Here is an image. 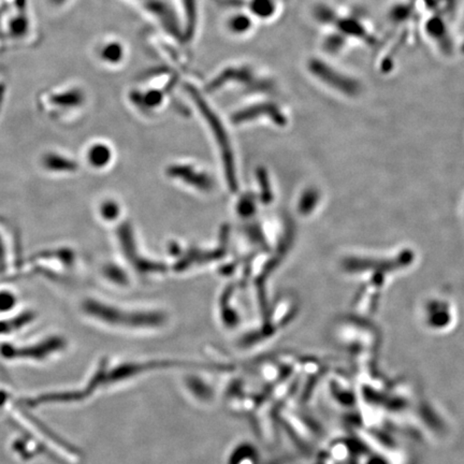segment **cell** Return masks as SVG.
I'll return each instance as SVG.
<instances>
[{"label":"cell","mask_w":464,"mask_h":464,"mask_svg":"<svg viewBox=\"0 0 464 464\" xmlns=\"http://www.w3.org/2000/svg\"><path fill=\"white\" fill-rule=\"evenodd\" d=\"M425 28H427L428 34L433 39L436 40V41H442L443 44H445L444 42H446V40L448 41V39H446L448 34L447 30L445 28L443 21L439 17H434V19L428 21Z\"/></svg>","instance_id":"30bf717a"},{"label":"cell","mask_w":464,"mask_h":464,"mask_svg":"<svg viewBox=\"0 0 464 464\" xmlns=\"http://www.w3.org/2000/svg\"><path fill=\"white\" fill-rule=\"evenodd\" d=\"M124 56V49L118 42H110L101 50V59L110 64H118Z\"/></svg>","instance_id":"9c48e42d"},{"label":"cell","mask_w":464,"mask_h":464,"mask_svg":"<svg viewBox=\"0 0 464 464\" xmlns=\"http://www.w3.org/2000/svg\"><path fill=\"white\" fill-rule=\"evenodd\" d=\"M111 149L105 145L97 143L92 145L87 151V160L92 167L103 168L111 160Z\"/></svg>","instance_id":"ba28073f"},{"label":"cell","mask_w":464,"mask_h":464,"mask_svg":"<svg viewBox=\"0 0 464 464\" xmlns=\"http://www.w3.org/2000/svg\"><path fill=\"white\" fill-rule=\"evenodd\" d=\"M39 167L45 173L57 174L70 173L78 170V165L63 154L56 151H47L41 155L39 159Z\"/></svg>","instance_id":"5b68a950"},{"label":"cell","mask_w":464,"mask_h":464,"mask_svg":"<svg viewBox=\"0 0 464 464\" xmlns=\"http://www.w3.org/2000/svg\"><path fill=\"white\" fill-rule=\"evenodd\" d=\"M145 103L143 105H147L149 108H157L158 105H162V94L157 91L149 92L145 94Z\"/></svg>","instance_id":"4fadbf2b"},{"label":"cell","mask_w":464,"mask_h":464,"mask_svg":"<svg viewBox=\"0 0 464 464\" xmlns=\"http://www.w3.org/2000/svg\"><path fill=\"white\" fill-rule=\"evenodd\" d=\"M118 207L113 202H107L101 207V216L105 220H114L118 216Z\"/></svg>","instance_id":"5bb4252c"},{"label":"cell","mask_w":464,"mask_h":464,"mask_svg":"<svg viewBox=\"0 0 464 464\" xmlns=\"http://www.w3.org/2000/svg\"><path fill=\"white\" fill-rule=\"evenodd\" d=\"M64 341L61 337H49V339H44V340L38 341V342L32 343V345L28 346H13V345H8L1 348V352L6 358H10L14 359L17 357L26 356L28 358L34 356V359H42L49 355L53 354V352H59L64 347Z\"/></svg>","instance_id":"277c9868"},{"label":"cell","mask_w":464,"mask_h":464,"mask_svg":"<svg viewBox=\"0 0 464 464\" xmlns=\"http://www.w3.org/2000/svg\"><path fill=\"white\" fill-rule=\"evenodd\" d=\"M252 10L257 17L268 19L275 12L274 0H253Z\"/></svg>","instance_id":"8fae6325"},{"label":"cell","mask_w":464,"mask_h":464,"mask_svg":"<svg viewBox=\"0 0 464 464\" xmlns=\"http://www.w3.org/2000/svg\"><path fill=\"white\" fill-rule=\"evenodd\" d=\"M251 26H252L251 19H249V17L244 14L235 15V17H232L229 22V28L235 34H243V32H247Z\"/></svg>","instance_id":"7c38bea8"},{"label":"cell","mask_w":464,"mask_h":464,"mask_svg":"<svg viewBox=\"0 0 464 464\" xmlns=\"http://www.w3.org/2000/svg\"><path fill=\"white\" fill-rule=\"evenodd\" d=\"M308 69L316 80L326 85V87L330 88L331 91L350 97L361 93V83L358 80L350 74H345L344 71L335 68L324 59H310Z\"/></svg>","instance_id":"7a4b0ae2"},{"label":"cell","mask_w":464,"mask_h":464,"mask_svg":"<svg viewBox=\"0 0 464 464\" xmlns=\"http://www.w3.org/2000/svg\"><path fill=\"white\" fill-rule=\"evenodd\" d=\"M20 308V296L9 287H0V317L14 315Z\"/></svg>","instance_id":"52a82bcc"},{"label":"cell","mask_w":464,"mask_h":464,"mask_svg":"<svg viewBox=\"0 0 464 464\" xmlns=\"http://www.w3.org/2000/svg\"><path fill=\"white\" fill-rule=\"evenodd\" d=\"M82 310L87 315L93 316L105 323L113 325L156 326L164 321V315L158 313H127L118 308L107 306L94 299H87L82 304Z\"/></svg>","instance_id":"6da1fadb"},{"label":"cell","mask_w":464,"mask_h":464,"mask_svg":"<svg viewBox=\"0 0 464 464\" xmlns=\"http://www.w3.org/2000/svg\"><path fill=\"white\" fill-rule=\"evenodd\" d=\"M193 99L200 108L201 113L204 116L205 120H208L211 129L214 132L218 145H220V151H222L224 160H225L226 173H227L228 182L230 186L235 189L237 181H235V167H233V158H232L231 149H230L229 140H228L227 134L225 128L222 129V125L220 123L218 115L213 113L212 109L209 107L208 103H205L200 95L197 93H193Z\"/></svg>","instance_id":"3957f363"},{"label":"cell","mask_w":464,"mask_h":464,"mask_svg":"<svg viewBox=\"0 0 464 464\" xmlns=\"http://www.w3.org/2000/svg\"><path fill=\"white\" fill-rule=\"evenodd\" d=\"M169 173L176 178H181L185 180L186 183L196 186L203 191H208L212 187V182L205 174L197 173L191 167L176 166L171 167L169 170Z\"/></svg>","instance_id":"8992f818"}]
</instances>
